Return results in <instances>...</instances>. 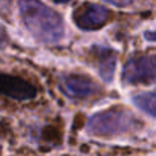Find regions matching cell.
Listing matches in <instances>:
<instances>
[{"instance_id": "cell-6", "label": "cell", "mask_w": 156, "mask_h": 156, "mask_svg": "<svg viewBox=\"0 0 156 156\" xmlns=\"http://www.w3.org/2000/svg\"><path fill=\"white\" fill-rule=\"evenodd\" d=\"M0 95L25 101V100H32L37 95V89L34 87L32 83H29L22 76L0 72Z\"/></svg>"}, {"instance_id": "cell-4", "label": "cell", "mask_w": 156, "mask_h": 156, "mask_svg": "<svg viewBox=\"0 0 156 156\" xmlns=\"http://www.w3.org/2000/svg\"><path fill=\"white\" fill-rule=\"evenodd\" d=\"M60 90L70 100L83 101L100 94V86L87 75L64 73L60 78Z\"/></svg>"}, {"instance_id": "cell-3", "label": "cell", "mask_w": 156, "mask_h": 156, "mask_svg": "<svg viewBox=\"0 0 156 156\" xmlns=\"http://www.w3.org/2000/svg\"><path fill=\"white\" fill-rule=\"evenodd\" d=\"M121 80L126 84H154L156 83V55L132 57L124 64Z\"/></svg>"}, {"instance_id": "cell-11", "label": "cell", "mask_w": 156, "mask_h": 156, "mask_svg": "<svg viewBox=\"0 0 156 156\" xmlns=\"http://www.w3.org/2000/svg\"><path fill=\"white\" fill-rule=\"evenodd\" d=\"M144 37H145V40L156 43V31H145L144 32Z\"/></svg>"}, {"instance_id": "cell-7", "label": "cell", "mask_w": 156, "mask_h": 156, "mask_svg": "<svg viewBox=\"0 0 156 156\" xmlns=\"http://www.w3.org/2000/svg\"><path fill=\"white\" fill-rule=\"evenodd\" d=\"M89 57H90V63L95 66V69L98 70L100 76L106 83L112 81L113 78V72L116 67V52L112 48H106V46H94L89 51Z\"/></svg>"}, {"instance_id": "cell-1", "label": "cell", "mask_w": 156, "mask_h": 156, "mask_svg": "<svg viewBox=\"0 0 156 156\" xmlns=\"http://www.w3.org/2000/svg\"><path fill=\"white\" fill-rule=\"evenodd\" d=\"M19 12L31 35L44 44H57L64 37L61 16L41 0H19Z\"/></svg>"}, {"instance_id": "cell-5", "label": "cell", "mask_w": 156, "mask_h": 156, "mask_svg": "<svg viewBox=\"0 0 156 156\" xmlns=\"http://www.w3.org/2000/svg\"><path fill=\"white\" fill-rule=\"evenodd\" d=\"M72 17H73L75 25L80 29L95 31V29L103 28L107 23V20L110 17V12H109L107 8H104L101 5L87 3V5H83L80 8H76Z\"/></svg>"}, {"instance_id": "cell-2", "label": "cell", "mask_w": 156, "mask_h": 156, "mask_svg": "<svg viewBox=\"0 0 156 156\" xmlns=\"http://www.w3.org/2000/svg\"><path fill=\"white\" fill-rule=\"evenodd\" d=\"M136 118L124 107H112L94 113L86 124V130L95 136H115L132 130Z\"/></svg>"}, {"instance_id": "cell-8", "label": "cell", "mask_w": 156, "mask_h": 156, "mask_svg": "<svg viewBox=\"0 0 156 156\" xmlns=\"http://www.w3.org/2000/svg\"><path fill=\"white\" fill-rule=\"evenodd\" d=\"M133 104L144 113L156 118V94L154 92H144V94L135 95Z\"/></svg>"}, {"instance_id": "cell-12", "label": "cell", "mask_w": 156, "mask_h": 156, "mask_svg": "<svg viewBox=\"0 0 156 156\" xmlns=\"http://www.w3.org/2000/svg\"><path fill=\"white\" fill-rule=\"evenodd\" d=\"M55 3H67V2H70V0H54Z\"/></svg>"}, {"instance_id": "cell-10", "label": "cell", "mask_w": 156, "mask_h": 156, "mask_svg": "<svg viewBox=\"0 0 156 156\" xmlns=\"http://www.w3.org/2000/svg\"><path fill=\"white\" fill-rule=\"evenodd\" d=\"M6 40H8V35H6V31H5V28L0 25V48H2L5 43H6Z\"/></svg>"}, {"instance_id": "cell-9", "label": "cell", "mask_w": 156, "mask_h": 156, "mask_svg": "<svg viewBox=\"0 0 156 156\" xmlns=\"http://www.w3.org/2000/svg\"><path fill=\"white\" fill-rule=\"evenodd\" d=\"M104 2L113 5V6H118V8H124V6H129L133 3V0H104Z\"/></svg>"}]
</instances>
